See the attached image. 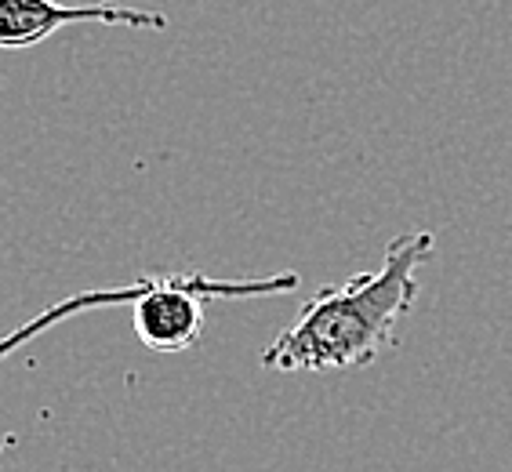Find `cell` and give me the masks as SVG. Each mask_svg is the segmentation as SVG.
<instances>
[{
	"label": "cell",
	"mask_w": 512,
	"mask_h": 472,
	"mask_svg": "<svg viewBox=\"0 0 512 472\" xmlns=\"http://www.w3.org/2000/svg\"><path fill=\"white\" fill-rule=\"evenodd\" d=\"M436 240L414 229L389 240L375 273H356L345 284L320 287L295 324L280 331L262 353V364L280 374H331L375 364L396 345V327L418 302V269L433 258Z\"/></svg>",
	"instance_id": "cell-1"
},
{
	"label": "cell",
	"mask_w": 512,
	"mask_h": 472,
	"mask_svg": "<svg viewBox=\"0 0 512 472\" xmlns=\"http://www.w3.org/2000/svg\"><path fill=\"white\" fill-rule=\"evenodd\" d=\"M298 273L266 280H215L204 273L146 276L142 295L131 302V327L149 353H186L200 342L207 324V302L215 298H269L295 291Z\"/></svg>",
	"instance_id": "cell-2"
},
{
	"label": "cell",
	"mask_w": 512,
	"mask_h": 472,
	"mask_svg": "<svg viewBox=\"0 0 512 472\" xmlns=\"http://www.w3.org/2000/svg\"><path fill=\"white\" fill-rule=\"evenodd\" d=\"M102 22V26H128V30H164L168 15L128 4H55V0H0V48L22 51L37 48L51 33Z\"/></svg>",
	"instance_id": "cell-3"
}]
</instances>
